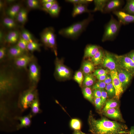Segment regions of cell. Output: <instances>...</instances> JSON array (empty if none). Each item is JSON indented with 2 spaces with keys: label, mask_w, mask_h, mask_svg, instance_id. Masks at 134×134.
<instances>
[{
  "label": "cell",
  "mask_w": 134,
  "mask_h": 134,
  "mask_svg": "<svg viewBox=\"0 0 134 134\" xmlns=\"http://www.w3.org/2000/svg\"><path fill=\"white\" fill-rule=\"evenodd\" d=\"M105 89L107 94L109 96L112 97L115 96V90L112 82L106 84Z\"/></svg>",
  "instance_id": "41"
},
{
  "label": "cell",
  "mask_w": 134,
  "mask_h": 134,
  "mask_svg": "<svg viewBox=\"0 0 134 134\" xmlns=\"http://www.w3.org/2000/svg\"><path fill=\"white\" fill-rule=\"evenodd\" d=\"M104 52L100 48L94 56L92 58V62L94 65H98L102 62L104 56Z\"/></svg>",
  "instance_id": "28"
},
{
  "label": "cell",
  "mask_w": 134,
  "mask_h": 134,
  "mask_svg": "<svg viewBox=\"0 0 134 134\" xmlns=\"http://www.w3.org/2000/svg\"><path fill=\"white\" fill-rule=\"evenodd\" d=\"M118 102L117 100L113 99H108L106 100L104 106L101 111V113L110 109L118 107Z\"/></svg>",
  "instance_id": "27"
},
{
  "label": "cell",
  "mask_w": 134,
  "mask_h": 134,
  "mask_svg": "<svg viewBox=\"0 0 134 134\" xmlns=\"http://www.w3.org/2000/svg\"><path fill=\"white\" fill-rule=\"evenodd\" d=\"M61 7L58 2L56 1L51 7L46 12L53 17H57L59 15Z\"/></svg>",
  "instance_id": "26"
},
{
  "label": "cell",
  "mask_w": 134,
  "mask_h": 134,
  "mask_svg": "<svg viewBox=\"0 0 134 134\" xmlns=\"http://www.w3.org/2000/svg\"><path fill=\"white\" fill-rule=\"evenodd\" d=\"M21 8L20 4H15L8 9L6 11V13L9 17L14 19L16 18Z\"/></svg>",
  "instance_id": "22"
},
{
  "label": "cell",
  "mask_w": 134,
  "mask_h": 134,
  "mask_svg": "<svg viewBox=\"0 0 134 134\" xmlns=\"http://www.w3.org/2000/svg\"><path fill=\"white\" fill-rule=\"evenodd\" d=\"M95 81L93 75L86 74L83 80V84L85 87H89L92 86Z\"/></svg>",
  "instance_id": "33"
},
{
  "label": "cell",
  "mask_w": 134,
  "mask_h": 134,
  "mask_svg": "<svg viewBox=\"0 0 134 134\" xmlns=\"http://www.w3.org/2000/svg\"><path fill=\"white\" fill-rule=\"evenodd\" d=\"M121 24L112 16L109 21L106 25L102 41L103 42L112 40L117 36Z\"/></svg>",
  "instance_id": "4"
},
{
  "label": "cell",
  "mask_w": 134,
  "mask_h": 134,
  "mask_svg": "<svg viewBox=\"0 0 134 134\" xmlns=\"http://www.w3.org/2000/svg\"><path fill=\"white\" fill-rule=\"evenodd\" d=\"M113 13L117 17L121 25H125L134 22V15L119 10L114 11Z\"/></svg>",
  "instance_id": "11"
},
{
  "label": "cell",
  "mask_w": 134,
  "mask_h": 134,
  "mask_svg": "<svg viewBox=\"0 0 134 134\" xmlns=\"http://www.w3.org/2000/svg\"><path fill=\"white\" fill-rule=\"evenodd\" d=\"M18 81L13 75L5 72H1L0 76V94L3 95L11 92L18 85Z\"/></svg>",
  "instance_id": "3"
},
{
  "label": "cell",
  "mask_w": 134,
  "mask_h": 134,
  "mask_svg": "<svg viewBox=\"0 0 134 134\" xmlns=\"http://www.w3.org/2000/svg\"><path fill=\"white\" fill-rule=\"evenodd\" d=\"M33 116L30 113L28 115L23 116L16 117L15 119L19 120L20 122L17 126V129L18 130L23 128L29 127L31 124V119Z\"/></svg>",
  "instance_id": "17"
},
{
  "label": "cell",
  "mask_w": 134,
  "mask_h": 134,
  "mask_svg": "<svg viewBox=\"0 0 134 134\" xmlns=\"http://www.w3.org/2000/svg\"><path fill=\"white\" fill-rule=\"evenodd\" d=\"M89 131L93 134H129L127 126L116 121L110 120L102 117L95 118L91 111L88 118Z\"/></svg>",
  "instance_id": "1"
},
{
  "label": "cell",
  "mask_w": 134,
  "mask_h": 134,
  "mask_svg": "<svg viewBox=\"0 0 134 134\" xmlns=\"http://www.w3.org/2000/svg\"><path fill=\"white\" fill-rule=\"evenodd\" d=\"M107 75V74H105L97 76L96 77L100 81H103L105 79Z\"/></svg>",
  "instance_id": "50"
},
{
  "label": "cell",
  "mask_w": 134,
  "mask_h": 134,
  "mask_svg": "<svg viewBox=\"0 0 134 134\" xmlns=\"http://www.w3.org/2000/svg\"><path fill=\"white\" fill-rule=\"evenodd\" d=\"M100 48L97 45H90L87 46L85 50L84 57H92Z\"/></svg>",
  "instance_id": "21"
},
{
  "label": "cell",
  "mask_w": 134,
  "mask_h": 134,
  "mask_svg": "<svg viewBox=\"0 0 134 134\" xmlns=\"http://www.w3.org/2000/svg\"><path fill=\"white\" fill-rule=\"evenodd\" d=\"M29 43L22 38L20 34L16 45L22 50L25 52H28V51L27 49V46Z\"/></svg>",
  "instance_id": "35"
},
{
  "label": "cell",
  "mask_w": 134,
  "mask_h": 134,
  "mask_svg": "<svg viewBox=\"0 0 134 134\" xmlns=\"http://www.w3.org/2000/svg\"><path fill=\"white\" fill-rule=\"evenodd\" d=\"M37 96L35 86H33L21 95L18 102L19 107L23 111L26 110L30 107L32 102Z\"/></svg>",
  "instance_id": "5"
},
{
  "label": "cell",
  "mask_w": 134,
  "mask_h": 134,
  "mask_svg": "<svg viewBox=\"0 0 134 134\" xmlns=\"http://www.w3.org/2000/svg\"><path fill=\"white\" fill-rule=\"evenodd\" d=\"M124 11L131 15H134V0H127L124 7Z\"/></svg>",
  "instance_id": "31"
},
{
  "label": "cell",
  "mask_w": 134,
  "mask_h": 134,
  "mask_svg": "<svg viewBox=\"0 0 134 134\" xmlns=\"http://www.w3.org/2000/svg\"><path fill=\"white\" fill-rule=\"evenodd\" d=\"M74 79L79 85L81 86L84 80L82 72L80 71L76 72L74 76Z\"/></svg>",
  "instance_id": "38"
},
{
  "label": "cell",
  "mask_w": 134,
  "mask_h": 134,
  "mask_svg": "<svg viewBox=\"0 0 134 134\" xmlns=\"http://www.w3.org/2000/svg\"><path fill=\"white\" fill-rule=\"evenodd\" d=\"M20 35L22 38L29 42L34 41L32 35L27 30L24 29L22 30Z\"/></svg>",
  "instance_id": "36"
},
{
  "label": "cell",
  "mask_w": 134,
  "mask_h": 134,
  "mask_svg": "<svg viewBox=\"0 0 134 134\" xmlns=\"http://www.w3.org/2000/svg\"><path fill=\"white\" fill-rule=\"evenodd\" d=\"M3 38V34L2 33V31H0V40L1 42L2 41V39Z\"/></svg>",
  "instance_id": "54"
},
{
  "label": "cell",
  "mask_w": 134,
  "mask_h": 134,
  "mask_svg": "<svg viewBox=\"0 0 134 134\" xmlns=\"http://www.w3.org/2000/svg\"><path fill=\"white\" fill-rule=\"evenodd\" d=\"M101 113L109 118L122 122H125L118 107L110 109Z\"/></svg>",
  "instance_id": "12"
},
{
  "label": "cell",
  "mask_w": 134,
  "mask_h": 134,
  "mask_svg": "<svg viewBox=\"0 0 134 134\" xmlns=\"http://www.w3.org/2000/svg\"><path fill=\"white\" fill-rule=\"evenodd\" d=\"M25 52L16 45L9 48L8 51V54L10 58L15 59L25 54Z\"/></svg>",
  "instance_id": "19"
},
{
  "label": "cell",
  "mask_w": 134,
  "mask_h": 134,
  "mask_svg": "<svg viewBox=\"0 0 134 134\" xmlns=\"http://www.w3.org/2000/svg\"><path fill=\"white\" fill-rule=\"evenodd\" d=\"M117 71L118 77L124 90L129 85L134 75L121 68H118Z\"/></svg>",
  "instance_id": "10"
},
{
  "label": "cell",
  "mask_w": 134,
  "mask_h": 134,
  "mask_svg": "<svg viewBox=\"0 0 134 134\" xmlns=\"http://www.w3.org/2000/svg\"><path fill=\"white\" fill-rule=\"evenodd\" d=\"M81 123L80 121L76 118L72 119L70 121V126L71 128L74 130H81Z\"/></svg>",
  "instance_id": "34"
},
{
  "label": "cell",
  "mask_w": 134,
  "mask_h": 134,
  "mask_svg": "<svg viewBox=\"0 0 134 134\" xmlns=\"http://www.w3.org/2000/svg\"><path fill=\"white\" fill-rule=\"evenodd\" d=\"M123 3V1L122 0H109L104 9L103 13L118 10L122 7Z\"/></svg>",
  "instance_id": "16"
},
{
  "label": "cell",
  "mask_w": 134,
  "mask_h": 134,
  "mask_svg": "<svg viewBox=\"0 0 134 134\" xmlns=\"http://www.w3.org/2000/svg\"><path fill=\"white\" fill-rule=\"evenodd\" d=\"M17 21L20 23L23 24L27 20L28 14L27 10L23 8H21L16 17Z\"/></svg>",
  "instance_id": "25"
},
{
  "label": "cell",
  "mask_w": 134,
  "mask_h": 134,
  "mask_svg": "<svg viewBox=\"0 0 134 134\" xmlns=\"http://www.w3.org/2000/svg\"><path fill=\"white\" fill-rule=\"evenodd\" d=\"M40 38L44 45L52 49L56 54V37L54 29L49 27L44 29L41 34Z\"/></svg>",
  "instance_id": "6"
},
{
  "label": "cell",
  "mask_w": 134,
  "mask_h": 134,
  "mask_svg": "<svg viewBox=\"0 0 134 134\" xmlns=\"http://www.w3.org/2000/svg\"></svg>",
  "instance_id": "56"
},
{
  "label": "cell",
  "mask_w": 134,
  "mask_h": 134,
  "mask_svg": "<svg viewBox=\"0 0 134 134\" xmlns=\"http://www.w3.org/2000/svg\"><path fill=\"white\" fill-rule=\"evenodd\" d=\"M20 36L19 33L17 31H11L6 35L5 39L8 43L14 44L17 43Z\"/></svg>",
  "instance_id": "20"
},
{
  "label": "cell",
  "mask_w": 134,
  "mask_h": 134,
  "mask_svg": "<svg viewBox=\"0 0 134 134\" xmlns=\"http://www.w3.org/2000/svg\"><path fill=\"white\" fill-rule=\"evenodd\" d=\"M82 91L84 97L91 103H94V96L91 89L89 87H85Z\"/></svg>",
  "instance_id": "30"
},
{
  "label": "cell",
  "mask_w": 134,
  "mask_h": 134,
  "mask_svg": "<svg viewBox=\"0 0 134 134\" xmlns=\"http://www.w3.org/2000/svg\"><path fill=\"white\" fill-rule=\"evenodd\" d=\"M41 44L35 41L29 42L27 46L28 51L33 52L35 51H39Z\"/></svg>",
  "instance_id": "37"
},
{
  "label": "cell",
  "mask_w": 134,
  "mask_h": 134,
  "mask_svg": "<svg viewBox=\"0 0 134 134\" xmlns=\"http://www.w3.org/2000/svg\"><path fill=\"white\" fill-rule=\"evenodd\" d=\"M114 56L115 60L120 68L134 75V62L127 54Z\"/></svg>",
  "instance_id": "7"
},
{
  "label": "cell",
  "mask_w": 134,
  "mask_h": 134,
  "mask_svg": "<svg viewBox=\"0 0 134 134\" xmlns=\"http://www.w3.org/2000/svg\"><path fill=\"white\" fill-rule=\"evenodd\" d=\"M101 90L97 89L94 90L93 95L95 98H101Z\"/></svg>",
  "instance_id": "48"
},
{
  "label": "cell",
  "mask_w": 134,
  "mask_h": 134,
  "mask_svg": "<svg viewBox=\"0 0 134 134\" xmlns=\"http://www.w3.org/2000/svg\"><path fill=\"white\" fill-rule=\"evenodd\" d=\"M108 72L107 70L100 69L96 70L95 71L93 74L94 76H96L107 74Z\"/></svg>",
  "instance_id": "44"
},
{
  "label": "cell",
  "mask_w": 134,
  "mask_h": 134,
  "mask_svg": "<svg viewBox=\"0 0 134 134\" xmlns=\"http://www.w3.org/2000/svg\"><path fill=\"white\" fill-rule=\"evenodd\" d=\"M94 103L96 109L100 111L103 107L101 98H95L94 99Z\"/></svg>",
  "instance_id": "43"
},
{
  "label": "cell",
  "mask_w": 134,
  "mask_h": 134,
  "mask_svg": "<svg viewBox=\"0 0 134 134\" xmlns=\"http://www.w3.org/2000/svg\"><path fill=\"white\" fill-rule=\"evenodd\" d=\"M110 75L112 78V83L115 90V97L118 100L124 90L119 79L117 70L115 69L111 70Z\"/></svg>",
  "instance_id": "8"
},
{
  "label": "cell",
  "mask_w": 134,
  "mask_h": 134,
  "mask_svg": "<svg viewBox=\"0 0 134 134\" xmlns=\"http://www.w3.org/2000/svg\"><path fill=\"white\" fill-rule=\"evenodd\" d=\"M94 64L89 61L84 62L82 66V69L84 73L86 75L89 74L94 70Z\"/></svg>",
  "instance_id": "29"
},
{
  "label": "cell",
  "mask_w": 134,
  "mask_h": 134,
  "mask_svg": "<svg viewBox=\"0 0 134 134\" xmlns=\"http://www.w3.org/2000/svg\"><path fill=\"white\" fill-rule=\"evenodd\" d=\"M6 49L5 47H2L0 48V60H2L5 57L6 53Z\"/></svg>",
  "instance_id": "47"
},
{
  "label": "cell",
  "mask_w": 134,
  "mask_h": 134,
  "mask_svg": "<svg viewBox=\"0 0 134 134\" xmlns=\"http://www.w3.org/2000/svg\"><path fill=\"white\" fill-rule=\"evenodd\" d=\"M2 23L5 27L9 29H13L16 27V25L14 19L9 17L5 18Z\"/></svg>",
  "instance_id": "32"
},
{
  "label": "cell",
  "mask_w": 134,
  "mask_h": 134,
  "mask_svg": "<svg viewBox=\"0 0 134 134\" xmlns=\"http://www.w3.org/2000/svg\"><path fill=\"white\" fill-rule=\"evenodd\" d=\"M127 55L133 60L134 62V50L131 51Z\"/></svg>",
  "instance_id": "51"
},
{
  "label": "cell",
  "mask_w": 134,
  "mask_h": 134,
  "mask_svg": "<svg viewBox=\"0 0 134 134\" xmlns=\"http://www.w3.org/2000/svg\"><path fill=\"white\" fill-rule=\"evenodd\" d=\"M114 56L110 53L105 51L102 61L103 66L111 70L115 69L116 63Z\"/></svg>",
  "instance_id": "13"
},
{
  "label": "cell",
  "mask_w": 134,
  "mask_h": 134,
  "mask_svg": "<svg viewBox=\"0 0 134 134\" xmlns=\"http://www.w3.org/2000/svg\"><path fill=\"white\" fill-rule=\"evenodd\" d=\"M109 0H94L95 6L92 12L100 11L103 13L104 9Z\"/></svg>",
  "instance_id": "23"
},
{
  "label": "cell",
  "mask_w": 134,
  "mask_h": 134,
  "mask_svg": "<svg viewBox=\"0 0 134 134\" xmlns=\"http://www.w3.org/2000/svg\"><path fill=\"white\" fill-rule=\"evenodd\" d=\"M30 107L31 112L33 116L40 113L41 110L40 108V103L38 97H37L31 104Z\"/></svg>",
  "instance_id": "24"
},
{
  "label": "cell",
  "mask_w": 134,
  "mask_h": 134,
  "mask_svg": "<svg viewBox=\"0 0 134 134\" xmlns=\"http://www.w3.org/2000/svg\"><path fill=\"white\" fill-rule=\"evenodd\" d=\"M106 84L103 81H100L97 82L92 86V89L102 90L105 88Z\"/></svg>",
  "instance_id": "42"
},
{
  "label": "cell",
  "mask_w": 134,
  "mask_h": 134,
  "mask_svg": "<svg viewBox=\"0 0 134 134\" xmlns=\"http://www.w3.org/2000/svg\"><path fill=\"white\" fill-rule=\"evenodd\" d=\"M58 59H56L55 64L56 73L60 78L65 79L68 78L71 75L70 71Z\"/></svg>",
  "instance_id": "9"
},
{
  "label": "cell",
  "mask_w": 134,
  "mask_h": 134,
  "mask_svg": "<svg viewBox=\"0 0 134 134\" xmlns=\"http://www.w3.org/2000/svg\"><path fill=\"white\" fill-rule=\"evenodd\" d=\"M93 19V15L90 14L87 18L61 29L59 31V34L67 38L73 39H76L85 31Z\"/></svg>",
  "instance_id": "2"
},
{
  "label": "cell",
  "mask_w": 134,
  "mask_h": 134,
  "mask_svg": "<svg viewBox=\"0 0 134 134\" xmlns=\"http://www.w3.org/2000/svg\"><path fill=\"white\" fill-rule=\"evenodd\" d=\"M3 7V4L2 2L1 1H0V9H2V8Z\"/></svg>",
  "instance_id": "55"
},
{
  "label": "cell",
  "mask_w": 134,
  "mask_h": 134,
  "mask_svg": "<svg viewBox=\"0 0 134 134\" xmlns=\"http://www.w3.org/2000/svg\"><path fill=\"white\" fill-rule=\"evenodd\" d=\"M26 1L27 5L31 8L35 9L40 7V3L38 0H28Z\"/></svg>",
  "instance_id": "40"
},
{
  "label": "cell",
  "mask_w": 134,
  "mask_h": 134,
  "mask_svg": "<svg viewBox=\"0 0 134 134\" xmlns=\"http://www.w3.org/2000/svg\"><path fill=\"white\" fill-rule=\"evenodd\" d=\"M56 1L55 0L53 2L42 4V9L46 12L50 9Z\"/></svg>",
  "instance_id": "46"
},
{
  "label": "cell",
  "mask_w": 134,
  "mask_h": 134,
  "mask_svg": "<svg viewBox=\"0 0 134 134\" xmlns=\"http://www.w3.org/2000/svg\"><path fill=\"white\" fill-rule=\"evenodd\" d=\"M112 78L110 75H107L105 79L103 81L106 84H109L112 82Z\"/></svg>",
  "instance_id": "49"
},
{
  "label": "cell",
  "mask_w": 134,
  "mask_h": 134,
  "mask_svg": "<svg viewBox=\"0 0 134 134\" xmlns=\"http://www.w3.org/2000/svg\"><path fill=\"white\" fill-rule=\"evenodd\" d=\"M92 0H67L65 1L75 4H84L88 5L93 1Z\"/></svg>",
  "instance_id": "39"
},
{
  "label": "cell",
  "mask_w": 134,
  "mask_h": 134,
  "mask_svg": "<svg viewBox=\"0 0 134 134\" xmlns=\"http://www.w3.org/2000/svg\"><path fill=\"white\" fill-rule=\"evenodd\" d=\"M39 71L37 64L34 62H31L29 65V77L31 81L34 84L38 81Z\"/></svg>",
  "instance_id": "14"
},
{
  "label": "cell",
  "mask_w": 134,
  "mask_h": 134,
  "mask_svg": "<svg viewBox=\"0 0 134 134\" xmlns=\"http://www.w3.org/2000/svg\"><path fill=\"white\" fill-rule=\"evenodd\" d=\"M15 59L14 63L17 67L19 68L26 69L33 58L32 56L24 54Z\"/></svg>",
  "instance_id": "15"
},
{
  "label": "cell",
  "mask_w": 134,
  "mask_h": 134,
  "mask_svg": "<svg viewBox=\"0 0 134 134\" xmlns=\"http://www.w3.org/2000/svg\"><path fill=\"white\" fill-rule=\"evenodd\" d=\"M55 0H41V2L42 4L50 2L55 1Z\"/></svg>",
  "instance_id": "53"
},
{
  "label": "cell",
  "mask_w": 134,
  "mask_h": 134,
  "mask_svg": "<svg viewBox=\"0 0 134 134\" xmlns=\"http://www.w3.org/2000/svg\"><path fill=\"white\" fill-rule=\"evenodd\" d=\"M101 97L103 106H104L107 96V92L103 89L101 90Z\"/></svg>",
  "instance_id": "45"
},
{
  "label": "cell",
  "mask_w": 134,
  "mask_h": 134,
  "mask_svg": "<svg viewBox=\"0 0 134 134\" xmlns=\"http://www.w3.org/2000/svg\"><path fill=\"white\" fill-rule=\"evenodd\" d=\"M73 134H86L85 133L82 132L81 130H74Z\"/></svg>",
  "instance_id": "52"
},
{
  "label": "cell",
  "mask_w": 134,
  "mask_h": 134,
  "mask_svg": "<svg viewBox=\"0 0 134 134\" xmlns=\"http://www.w3.org/2000/svg\"><path fill=\"white\" fill-rule=\"evenodd\" d=\"M87 5L84 4H75L72 13V15L74 17L77 15L84 13H89L92 11L89 10L87 8Z\"/></svg>",
  "instance_id": "18"
}]
</instances>
